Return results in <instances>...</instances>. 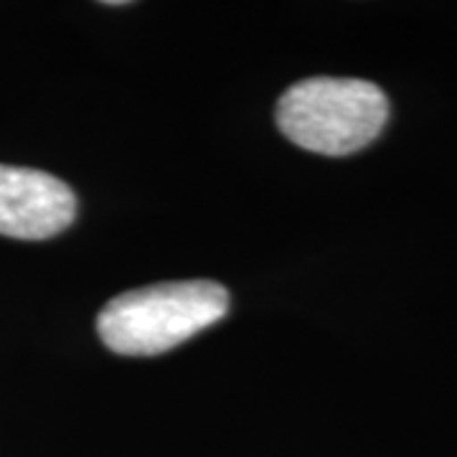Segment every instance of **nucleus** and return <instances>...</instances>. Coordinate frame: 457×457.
Here are the masks:
<instances>
[{"mask_svg": "<svg viewBox=\"0 0 457 457\" xmlns=\"http://www.w3.org/2000/svg\"><path fill=\"white\" fill-rule=\"evenodd\" d=\"M77 216V196L64 180L33 170L0 165V237L51 239Z\"/></svg>", "mask_w": 457, "mask_h": 457, "instance_id": "3", "label": "nucleus"}, {"mask_svg": "<svg viewBox=\"0 0 457 457\" xmlns=\"http://www.w3.org/2000/svg\"><path fill=\"white\" fill-rule=\"evenodd\" d=\"M282 135L320 155H351L371 145L389 120V99L371 82L312 77L293 84L278 102Z\"/></svg>", "mask_w": 457, "mask_h": 457, "instance_id": "2", "label": "nucleus"}, {"mask_svg": "<svg viewBox=\"0 0 457 457\" xmlns=\"http://www.w3.org/2000/svg\"><path fill=\"white\" fill-rule=\"evenodd\" d=\"M227 311V287L213 279L163 282L112 297L97 315V333L120 356H158L219 323Z\"/></svg>", "mask_w": 457, "mask_h": 457, "instance_id": "1", "label": "nucleus"}]
</instances>
